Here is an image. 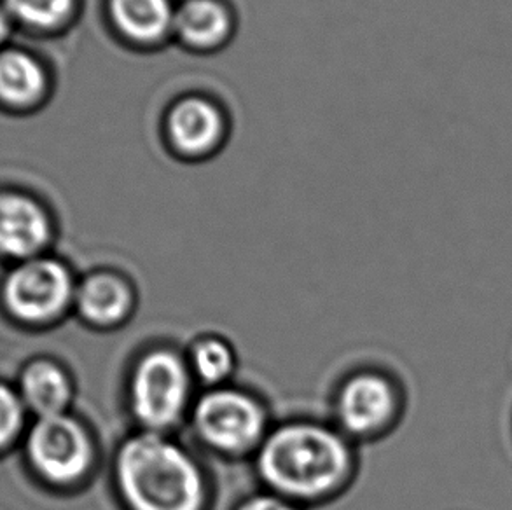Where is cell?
Returning a JSON list of instances; mask_svg holds the SVG:
<instances>
[{"mask_svg": "<svg viewBox=\"0 0 512 510\" xmlns=\"http://www.w3.org/2000/svg\"><path fill=\"white\" fill-rule=\"evenodd\" d=\"M55 95V74L49 63L32 49L9 44L0 49V112L32 116Z\"/></svg>", "mask_w": 512, "mask_h": 510, "instance_id": "obj_11", "label": "cell"}, {"mask_svg": "<svg viewBox=\"0 0 512 510\" xmlns=\"http://www.w3.org/2000/svg\"><path fill=\"white\" fill-rule=\"evenodd\" d=\"M16 390L23 406L35 418L70 413L74 400V380L56 360L35 359L21 371Z\"/></svg>", "mask_w": 512, "mask_h": 510, "instance_id": "obj_14", "label": "cell"}, {"mask_svg": "<svg viewBox=\"0 0 512 510\" xmlns=\"http://www.w3.org/2000/svg\"><path fill=\"white\" fill-rule=\"evenodd\" d=\"M175 6L177 0H104L102 16L119 46L153 55L172 46Z\"/></svg>", "mask_w": 512, "mask_h": 510, "instance_id": "obj_10", "label": "cell"}, {"mask_svg": "<svg viewBox=\"0 0 512 510\" xmlns=\"http://www.w3.org/2000/svg\"><path fill=\"white\" fill-rule=\"evenodd\" d=\"M18 32L37 39L69 34L83 16L84 0H0Z\"/></svg>", "mask_w": 512, "mask_h": 510, "instance_id": "obj_15", "label": "cell"}, {"mask_svg": "<svg viewBox=\"0 0 512 510\" xmlns=\"http://www.w3.org/2000/svg\"><path fill=\"white\" fill-rule=\"evenodd\" d=\"M27 407L13 386L0 383V453L13 444L25 427Z\"/></svg>", "mask_w": 512, "mask_h": 510, "instance_id": "obj_17", "label": "cell"}, {"mask_svg": "<svg viewBox=\"0 0 512 510\" xmlns=\"http://www.w3.org/2000/svg\"><path fill=\"white\" fill-rule=\"evenodd\" d=\"M404 399L392 376L376 369L348 374L336 388V427L350 441H371L387 434L401 418Z\"/></svg>", "mask_w": 512, "mask_h": 510, "instance_id": "obj_8", "label": "cell"}, {"mask_svg": "<svg viewBox=\"0 0 512 510\" xmlns=\"http://www.w3.org/2000/svg\"><path fill=\"white\" fill-rule=\"evenodd\" d=\"M194 385L186 355L177 348L158 345L140 353L126 378V406L137 430L172 434L189 420Z\"/></svg>", "mask_w": 512, "mask_h": 510, "instance_id": "obj_3", "label": "cell"}, {"mask_svg": "<svg viewBox=\"0 0 512 510\" xmlns=\"http://www.w3.org/2000/svg\"><path fill=\"white\" fill-rule=\"evenodd\" d=\"M25 455L42 483L70 490L83 484L97 463V444L90 428L74 414L35 418L28 428Z\"/></svg>", "mask_w": 512, "mask_h": 510, "instance_id": "obj_6", "label": "cell"}, {"mask_svg": "<svg viewBox=\"0 0 512 510\" xmlns=\"http://www.w3.org/2000/svg\"><path fill=\"white\" fill-rule=\"evenodd\" d=\"M112 484L126 510H208L212 500L207 470L172 434L125 437L112 458Z\"/></svg>", "mask_w": 512, "mask_h": 510, "instance_id": "obj_2", "label": "cell"}, {"mask_svg": "<svg viewBox=\"0 0 512 510\" xmlns=\"http://www.w3.org/2000/svg\"><path fill=\"white\" fill-rule=\"evenodd\" d=\"M187 364L196 383L215 388L231 383L238 367L235 348L221 336H203L196 339L186 353Z\"/></svg>", "mask_w": 512, "mask_h": 510, "instance_id": "obj_16", "label": "cell"}, {"mask_svg": "<svg viewBox=\"0 0 512 510\" xmlns=\"http://www.w3.org/2000/svg\"><path fill=\"white\" fill-rule=\"evenodd\" d=\"M240 18L229 0H177L172 46L194 56L222 53L235 41Z\"/></svg>", "mask_w": 512, "mask_h": 510, "instance_id": "obj_12", "label": "cell"}, {"mask_svg": "<svg viewBox=\"0 0 512 510\" xmlns=\"http://www.w3.org/2000/svg\"><path fill=\"white\" fill-rule=\"evenodd\" d=\"M231 131L228 107L205 91L180 93L161 114L163 147L175 161L186 165H201L217 158L229 144Z\"/></svg>", "mask_w": 512, "mask_h": 510, "instance_id": "obj_7", "label": "cell"}, {"mask_svg": "<svg viewBox=\"0 0 512 510\" xmlns=\"http://www.w3.org/2000/svg\"><path fill=\"white\" fill-rule=\"evenodd\" d=\"M76 287V276L67 262L42 254L14 262L2 280L0 297L16 322L48 327L72 311Z\"/></svg>", "mask_w": 512, "mask_h": 510, "instance_id": "obj_5", "label": "cell"}, {"mask_svg": "<svg viewBox=\"0 0 512 510\" xmlns=\"http://www.w3.org/2000/svg\"><path fill=\"white\" fill-rule=\"evenodd\" d=\"M187 421L196 441L224 458L256 455L273 427L263 400L231 383L205 388Z\"/></svg>", "mask_w": 512, "mask_h": 510, "instance_id": "obj_4", "label": "cell"}, {"mask_svg": "<svg viewBox=\"0 0 512 510\" xmlns=\"http://www.w3.org/2000/svg\"><path fill=\"white\" fill-rule=\"evenodd\" d=\"M252 458L264 490L303 509L341 495L357 472L353 441L315 420L273 425Z\"/></svg>", "mask_w": 512, "mask_h": 510, "instance_id": "obj_1", "label": "cell"}, {"mask_svg": "<svg viewBox=\"0 0 512 510\" xmlns=\"http://www.w3.org/2000/svg\"><path fill=\"white\" fill-rule=\"evenodd\" d=\"M16 25L7 13L6 7L0 2V49L13 44V35L16 34Z\"/></svg>", "mask_w": 512, "mask_h": 510, "instance_id": "obj_19", "label": "cell"}, {"mask_svg": "<svg viewBox=\"0 0 512 510\" xmlns=\"http://www.w3.org/2000/svg\"><path fill=\"white\" fill-rule=\"evenodd\" d=\"M137 308V292L128 276L114 269H97L77 280L74 308L90 329L116 331L128 324Z\"/></svg>", "mask_w": 512, "mask_h": 510, "instance_id": "obj_13", "label": "cell"}, {"mask_svg": "<svg viewBox=\"0 0 512 510\" xmlns=\"http://www.w3.org/2000/svg\"><path fill=\"white\" fill-rule=\"evenodd\" d=\"M55 215L37 194L0 187V257L20 262L48 254L55 240Z\"/></svg>", "mask_w": 512, "mask_h": 510, "instance_id": "obj_9", "label": "cell"}, {"mask_svg": "<svg viewBox=\"0 0 512 510\" xmlns=\"http://www.w3.org/2000/svg\"><path fill=\"white\" fill-rule=\"evenodd\" d=\"M235 510H305L299 505L292 504L285 498L278 497L275 493L270 491H261L256 495L243 498L240 504L236 505Z\"/></svg>", "mask_w": 512, "mask_h": 510, "instance_id": "obj_18", "label": "cell"}]
</instances>
